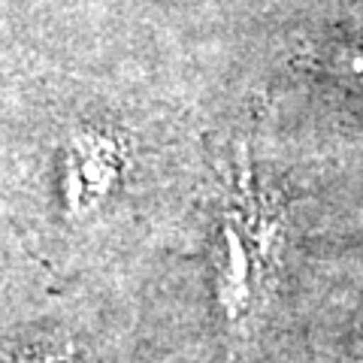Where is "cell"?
<instances>
[{"instance_id":"cell-1","label":"cell","mask_w":363,"mask_h":363,"mask_svg":"<svg viewBox=\"0 0 363 363\" xmlns=\"http://www.w3.org/2000/svg\"><path fill=\"white\" fill-rule=\"evenodd\" d=\"M330 67H333V73L348 79L351 85L363 88V33H354V37L333 45Z\"/></svg>"}]
</instances>
